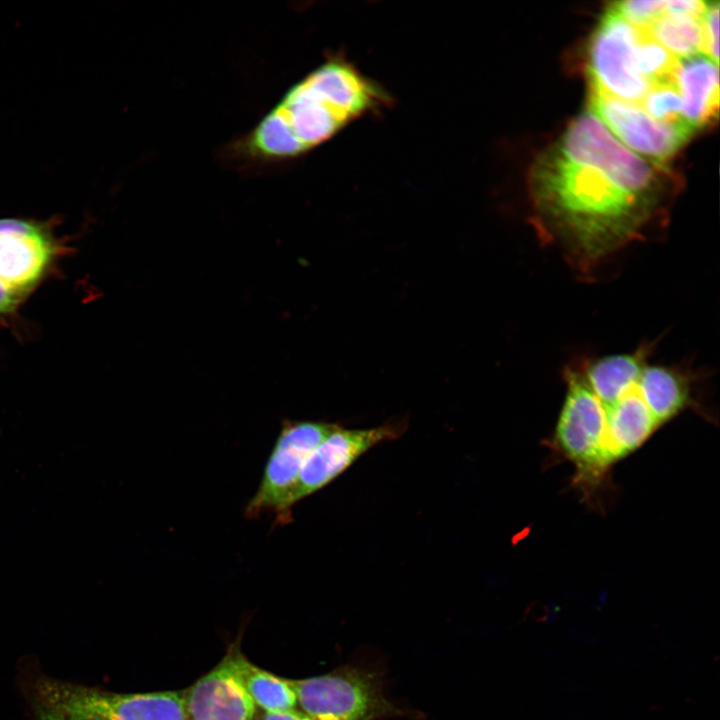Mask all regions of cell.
Instances as JSON below:
<instances>
[{"mask_svg":"<svg viewBox=\"0 0 720 720\" xmlns=\"http://www.w3.org/2000/svg\"><path fill=\"white\" fill-rule=\"evenodd\" d=\"M403 426L400 422L368 429L338 426L306 458L290 497V507L329 484L373 446L399 437Z\"/></svg>","mask_w":720,"mask_h":720,"instance_id":"9c48e42d","label":"cell"},{"mask_svg":"<svg viewBox=\"0 0 720 720\" xmlns=\"http://www.w3.org/2000/svg\"><path fill=\"white\" fill-rule=\"evenodd\" d=\"M620 16L638 28H645L666 14V0H628L610 6Z\"/></svg>","mask_w":720,"mask_h":720,"instance_id":"e0dca14e","label":"cell"},{"mask_svg":"<svg viewBox=\"0 0 720 720\" xmlns=\"http://www.w3.org/2000/svg\"><path fill=\"white\" fill-rule=\"evenodd\" d=\"M258 720H314L301 710L264 713Z\"/></svg>","mask_w":720,"mask_h":720,"instance_id":"44dd1931","label":"cell"},{"mask_svg":"<svg viewBox=\"0 0 720 720\" xmlns=\"http://www.w3.org/2000/svg\"><path fill=\"white\" fill-rule=\"evenodd\" d=\"M271 111L283 121L304 152L328 140L347 124L303 80L292 86Z\"/></svg>","mask_w":720,"mask_h":720,"instance_id":"7c38bea8","label":"cell"},{"mask_svg":"<svg viewBox=\"0 0 720 720\" xmlns=\"http://www.w3.org/2000/svg\"><path fill=\"white\" fill-rule=\"evenodd\" d=\"M667 176L663 165L631 151L584 111L529 171L532 224L544 245L592 278L663 224L672 192Z\"/></svg>","mask_w":720,"mask_h":720,"instance_id":"6da1fadb","label":"cell"},{"mask_svg":"<svg viewBox=\"0 0 720 720\" xmlns=\"http://www.w3.org/2000/svg\"><path fill=\"white\" fill-rule=\"evenodd\" d=\"M301 711L314 720H381L402 716L373 672L345 666L327 674L290 680Z\"/></svg>","mask_w":720,"mask_h":720,"instance_id":"277c9868","label":"cell"},{"mask_svg":"<svg viewBox=\"0 0 720 720\" xmlns=\"http://www.w3.org/2000/svg\"><path fill=\"white\" fill-rule=\"evenodd\" d=\"M30 690L33 704L67 720H189L183 691L118 693L49 676Z\"/></svg>","mask_w":720,"mask_h":720,"instance_id":"7a4b0ae2","label":"cell"},{"mask_svg":"<svg viewBox=\"0 0 720 720\" xmlns=\"http://www.w3.org/2000/svg\"><path fill=\"white\" fill-rule=\"evenodd\" d=\"M60 246L47 224L0 218V281L27 295L48 274Z\"/></svg>","mask_w":720,"mask_h":720,"instance_id":"ba28073f","label":"cell"},{"mask_svg":"<svg viewBox=\"0 0 720 720\" xmlns=\"http://www.w3.org/2000/svg\"><path fill=\"white\" fill-rule=\"evenodd\" d=\"M675 83L683 99V119L696 132L717 119L718 64L704 54L678 59Z\"/></svg>","mask_w":720,"mask_h":720,"instance_id":"4fadbf2b","label":"cell"},{"mask_svg":"<svg viewBox=\"0 0 720 720\" xmlns=\"http://www.w3.org/2000/svg\"><path fill=\"white\" fill-rule=\"evenodd\" d=\"M641 29L609 7L588 49L590 88L610 97L640 104L652 85L639 73L636 48Z\"/></svg>","mask_w":720,"mask_h":720,"instance_id":"5b68a950","label":"cell"},{"mask_svg":"<svg viewBox=\"0 0 720 720\" xmlns=\"http://www.w3.org/2000/svg\"><path fill=\"white\" fill-rule=\"evenodd\" d=\"M677 59L703 53L704 39L701 19L664 14L641 28Z\"/></svg>","mask_w":720,"mask_h":720,"instance_id":"9a60e30c","label":"cell"},{"mask_svg":"<svg viewBox=\"0 0 720 720\" xmlns=\"http://www.w3.org/2000/svg\"><path fill=\"white\" fill-rule=\"evenodd\" d=\"M562 377L565 395L552 440L574 465V482L588 496L612 465L605 446L604 416L594 393L567 364Z\"/></svg>","mask_w":720,"mask_h":720,"instance_id":"3957f363","label":"cell"},{"mask_svg":"<svg viewBox=\"0 0 720 720\" xmlns=\"http://www.w3.org/2000/svg\"><path fill=\"white\" fill-rule=\"evenodd\" d=\"M704 47L703 54L719 63V2H708L701 17Z\"/></svg>","mask_w":720,"mask_h":720,"instance_id":"ac0fdd59","label":"cell"},{"mask_svg":"<svg viewBox=\"0 0 720 720\" xmlns=\"http://www.w3.org/2000/svg\"><path fill=\"white\" fill-rule=\"evenodd\" d=\"M302 80L347 123L384 104L387 98L375 83L340 59L328 60Z\"/></svg>","mask_w":720,"mask_h":720,"instance_id":"8fae6325","label":"cell"},{"mask_svg":"<svg viewBox=\"0 0 720 720\" xmlns=\"http://www.w3.org/2000/svg\"><path fill=\"white\" fill-rule=\"evenodd\" d=\"M708 2L700 0H666V14L685 15L701 19Z\"/></svg>","mask_w":720,"mask_h":720,"instance_id":"d6986e66","label":"cell"},{"mask_svg":"<svg viewBox=\"0 0 720 720\" xmlns=\"http://www.w3.org/2000/svg\"><path fill=\"white\" fill-rule=\"evenodd\" d=\"M339 425L313 421H285L266 463L261 483L250 499L245 516L276 513V522L291 520L290 497L301 468L314 448Z\"/></svg>","mask_w":720,"mask_h":720,"instance_id":"8992f818","label":"cell"},{"mask_svg":"<svg viewBox=\"0 0 720 720\" xmlns=\"http://www.w3.org/2000/svg\"><path fill=\"white\" fill-rule=\"evenodd\" d=\"M25 295L0 281V315H7L16 310Z\"/></svg>","mask_w":720,"mask_h":720,"instance_id":"ffe728a7","label":"cell"},{"mask_svg":"<svg viewBox=\"0 0 720 720\" xmlns=\"http://www.w3.org/2000/svg\"><path fill=\"white\" fill-rule=\"evenodd\" d=\"M238 667L243 684L256 707L265 713L295 709L296 693L290 680L283 679L251 663L240 651Z\"/></svg>","mask_w":720,"mask_h":720,"instance_id":"5bb4252c","label":"cell"},{"mask_svg":"<svg viewBox=\"0 0 720 720\" xmlns=\"http://www.w3.org/2000/svg\"><path fill=\"white\" fill-rule=\"evenodd\" d=\"M33 704V703H32ZM35 720H67L55 712L40 705L33 704Z\"/></svg>","mask_w":720,"mask_h":720,"instance_id":"7402d4cb","label":"cell"},{"mask_svg":"<svg viewBox=\"0 0 720 720\" xmlns=\"http://www.w3.org/2000/svg\"><path fill=\"white\" fill-rule=\"evenodd\" d=\"M239 653L232 645L213 669L183 690L189 720H255L256 705L241 678Z\"/></svg>","mask_w":720,"mask_h":720,"instance_id":"30bf717a","label":"cell"},{"mask_svg":"<svg viewBox=\"0 0 720 720\" xmlns=\"http://www.w3.org/2000/svg\"><path fill=\"white\" fill-rule=\"evenodd\" d=\"M638 105L656 120L687 125L683 119L684 102L675 82L653 85Z\"/></svg>","mask_w":720,"mask_h":720,"instance_id":"2e32d148","label":"cell"},{"mask_svg":"<svg viewBox=\"0 0 720 720\" xmlns=\"http://www.w3.org/2000/svg\"><path fill=\"white\" fill-rule=\"evenodd\" d=\"M589 107L619 141L658 165H663L695 133L687 125L656 120L638 104L591 88Z\"/></svg>","mask_w":720,"mask_h":720,"instance_id":"52a82bcc","label":"cell"}]
</instances>
